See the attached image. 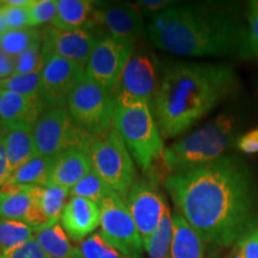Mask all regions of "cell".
<instances>
[{
  "label": "cell",
  "mask_w": 258,
  "mask_h": 258,
  "mask_svg": "<svg viewBox=\"0 0 258 258\" xmlns=\"http://www.w3.org/2000/svg\"><path fill=\"white\" fill-rule=\"evenodd\" d=\"M112 192H115L114 190L92 170L89 175L70 189V198H83L99 203Z\"/></svg>",
  "instance_id": "obj_29"
},
{
  "label": "cell",
  "mask_w": 258,
  "mask_h": 258,
  "mask_svg": "<svg viewBox=\"0 0 258 258\" xmlns=\"http://www.w3.org/2000/svg\"><path fill=\"white\" fill-rule=\"evenodd\" d=\"M2 258H47V254L42 250L38 241L31 239L27 243L16 246L14 249L0 253Z\"/></svg>",
  "instance_id": "obj_37"
},
{
  "label": "cell",
  "mask_w": 258,
  "mask_h": 258,
  "mask_svg": "<svg viewBox=\"0 0 258 258\" xmlns=\"http://www.w3.org/2000/svg\"><path fill=\"white\" fill-rule=\"evenodd\" d=\"M42 41L41 31L37 28L6 30L0 36V50L10 56H18L32 44Z\"/></svg>",
  "instance_id": "obj_28"
},
{
  "label": "cell",
  "mask_w": 258,
  "mask_h": 258,
  "mask_svg": "<svg viewBox=\"0 0 258 258\" xmlns=\"http://www.w3.org/2000/svg\"><path fill=\"white\" fill-rule=\"evenodd\" d=\"M34 137L38 156L54 159L71 150L86 152L95 135L77 123L67 108H49L35 123Z\"/></svg>",
  "instance_id": "obj_7"
},
{
  "label": "cell",
  "mask_w": 258,
  "mask_h": 258,
  "mask_svg": "<svg viewBox=\"0 0 258 258\" xmlns=\"http://www.w3.org/2000/svg\"><path fill=\"white\" fill-rule=\"evenodd\" d=\"M0 103H2V90H0Z\"/></svg>",
  "instance_id": "obj_44"
},
{
  "label": "cell",
  "mask_w": 258,
  "mask_h": 258,
  "mask_svg": "<svg viewBox=\"0 0 258 258\" xmlns=\"http://www.w3.org/2000/svg\"><path fill=\"white\" fill-rule=\"evenodd\" d=\"M70 196V189L56 185L32 186L31 199L43 212L50 226L61 220L66 200Z\"/></svg>",
  "instance_id": "obj_24"
},
{
  "label": "cell",
  "mask_w": 258,
  "mask_h": 258,
  "mask_svg": "<svg viewBox=\"0 0 258 258\" xmlns=\"http://www.w3.org/2000/svg\"><path fill=\"white\" fill-rule=\"evenodd\" d=\"M35 239L47 257L82 258L79 247L71 244L69 235L59 222L35 232Z\"/></svg>",
  "instance_id": "obj_22"
},
{
  "label": "cell",
  "mask_w": 258,
  "mask_h": 258,
  "mask_svg": "<svg viewBox=\"0 0 258 258\" xmlns=\"http://www.w3.org/2000/svg\"><path fill=\"white\" fill-rule=\"evenodd\" d=\"M238 88L231 64L175 62L164 70L152 110L164 139L185 133Z\"/></svg>",
  "instance_id": "obj_3"
},
{
  "label": "cell",
  "mask_w": 258,
  "mask_h": 258,
  "mask_svg": "<svg viewBox=\"0 0 258 258\" xmlns=\"http://www.w3.org/2000/svg\"><path fill=\"white\" fill-rule=\"evenodd\" d=\"M92 170L110 188L125 199L137 180L133 159L116 129L104 135H95L86 148Z\"/></svg>",
  "instance_id": "obj_6"
},
{
  "label": "cell",
  "mask_w": 258,
  "mask_h": 258,
  "mask_svg": "<svg viewBox=\"0 0 258 258\" xmlns=\"http://www.w3.org/2000/svg\"><path fill=\"white\" fill-rule=\"evenodd\" d=\"M10 176H11V171H10L8 154H6L3 135L0 133V188L8 183Z\"/></svg>",
  "instance_id": "obj_40"
},
{
  "label": "cell",
  "mask_w": 258,
  "mask_h": 258,
  "mask_svg": "<svg viewBox=\"0 0 258 258\" xmlns=\"http://www.w3.org/2000/svg\"><path fill=\"white\" fill-rule=\"evenodd\" d=\"M173 239L171 258H205V241L179 212L172 214Z\"/></svg>",
  "instance_id": "obj_21"
},
{
  "label": "cell",
  "mask_w": 258,
  "mask_h": 258,
  "mask_svg": "<svg viewBox=\"0 0 258 258\" xmlns=\"http://www.w3.org/2000/svg\"><path fill=\"white\" fill-rule=\"evenodd\" d=\"M4 140L11 173L19 166L38 156L34 137V125L21 123L0 131Z\"/></svg>",
  "instance_id": "obj_19"
},
{
  "label": "cell",
  "mask_w": 258,
  "mask_h": 258,
  "mask_svg": "<svg viewBox=\"0 0 258 258\" xmlns=\"http://www.w3.org/2000/svg\"><path fill=\"white\" fill-rule=\"evenodd\" d=\"M132 218L145 245L156 231L167 207L157 184L148 179H137L124 199Z\"/></svg>",
  "instance_id": "obj_14"
},
{
  "label": "cell",
  "mask_w": 258,
  "mask_h": 258,
  "mask_svg": "<svg viewBox=\"0 0 258 258\" xmlns=\"http://www.w3.org/2000/svg\"><path fill=\"white\" fill-rule=\"evenodd\" d=\"M173 239V220L170 208L166 207L163 218L151 235L144 249L150 258H171V246Z\"/></svg>",
  "instance_id": "obj_26"
},
{
  "label": "cell",
  "mask_w": 258,
  "mask_h": 258,
  "mask_svg": "<svg viewBox=\"0 0 258 258\" xmlns=\"http://www.w3.org/2000/svg\"><path fill=\"white\" fill-rule=\"evenodd\" d=\"M47 258H53V257H47Z\"/></svg>",
  "instance_id": "obj_45"
},
{
  "label": "cell",
  "mask_w": 258,
  "mask_h": 258,
  "mask_svg": "<svg viewBox=\"0 0 258 258\" xmlns=\"http://www.w3.org/2000/svg\"><path fill=\"white\" fill-rule=\"evenodd\" d=\"M29 27L37 28L53 21L57 11V0H31L28 5Z\"/></svg>",
  "instance_id": "obj_33"
},
{
  "label": "cell",
  "mask_w": 258,
  "mask_h": 258,
  "mask_svg": "<svg viewBox=\"0 0 258 258\" xmlns=\"http://www.w3.org/2000/svg\"><path fill=\"white\" fill-rule=\"evenodd\" d=\"M61 225L70 239L83 241L101 225V207L88 199L70 198L61 215Z\"/></svg>",
  "instance_id": "obj_16"
},
{
  "label": "cell",
  "mask_w": 258,
  "mask_h": 258,
  "mask_svg": "<svg viewBox=\"0 0 258 258\" xmlns=\"http://www.w3.org/2000/svg\"><path fill=\"white\" fill-rule=\"evenodd\" d=\"M247 49L250 57H258V8L250 2L246 9Z\"/></svg>",
  "instance_id": "obj_35"
},
{
  "label": "cell",
  "mask_w": 258,
  "mask_h": 258,
  "mask_svg": "<svg viewBox=\"0 0 258 258\" xmlns=\"http://www.w3.org/2000/svg\"><path fill=\"white\" fill-rule=\"evenodd\" d=\"M8 30L6 29V25H5V21H4V17H3V11H2V2H0V36H2L4 32Z\"/></svg>",
  "instance_id": "obj_42"
},
{
  "label": "cell",
  "mask_w": 258,
  "mask_h": 258,
  "mask_svg": "<svg viewBox=\"0 0 258 258\" xmlns=\"http://www.w3.org/2000/svg\"><path fill=\"white\" fill-rule=\"evenodd\" d=\"M42 69H43L42 41L32 44L27 50L15 57V74L41 72Z\"/></svg>",
  "instance_id": "obj_32"
},
{
  "label": "cell",
  "mask_w": 258,
  "mask_h": 258,
  "mask_svg": "<svg viewBox=\"0 0 258 258\" xmlns=\"http://www.w3.org/2000/svg\"><path fill=\"white\" fill-rule=\"evenodd\" d=\"M2 11L8 30H17L29 27L28 6H12L2 2Z\"/></svg>",
  "instance_id": "obj_34"
},
{
  "label": "cell",
  "mask_w": 258,
  "mask_h": 258,
  "mask_svg": "<svg viewBox=\"0 0 258 258\" xmlns=\"http://www.w3.org/2000/svg\"><path fill=\"white\" fill-rule=\"evenodd\" d=\"M238 117L222 114L202 127L165 148L161 158L164 175L207 165L225 156V152L240 137Z\"/></svg>",
  "instance_id": "obj_4"
},
{
  "label": "cell",
  "mask_w": 258,
  "mask_h": 258,
  "mask_svg": "<svg viewBox=\"0 0 258 258\" xmlns=\"http://www.w3.org/2000/svg\"><path fill=\"white\" fill-rule=\"evenodd\" d=\"M101 234L111 246L128 258H143L144 244L123 198L112 192L98 203Z\"/></svg>",
  "instance_id": "obj_9"
},
{
  "label": "cell",
  "mask_w": 258,
  "mask_h": 258,
  "mask_svg": "<svg viewBox=\"0 0 258 258\" xmlns=\"http://www.w3.org/2000/svg\"><path fill=\"white\" fill-rule=\"evenodd\" d=\"M146 30L154 47L176 55L250 57L247 23L232 5L175 3L153 16Z\"/></svg>",
  "instance_id": "obj_2"
},
{
  "label": "cell",
  "mask_w": 258,
  "mask_h": 258,
  "mask_svg": "<svg viewBox=\"0 0 258 258\" xmlns=\"http://www.w3.org/2000/svg\"><path fill=\"white\" fill-rule=\"evenodd\" d=\"M114 128L139 167L148 175L165 151L152 105L147 102L116 103Z\"/></svg>",
  "instance_id": "obj_5"
},
{
  "label": "cell",
  "mask_w": 258,
  "mask_h": 258,
  "mask_svg": "<svg viewBox=\"0 0 258 258\" xmlns=\"http://www.w3.org/2000/svg\"><path fill=\"white\" fill-rule=\"evenodd\" d=\"M53 159L36 156L11 173L9 184L21 186H46Z\"/></svg>",
  "instance_id": "obj_25"
},
{
  "label": "cell",
  "mask_w": 258,
  "mask_h": 258,
  "mask_svg": "<svg viewBox=\"0 0 258 258\" xmlns=\"http://www.w3.org/2000/svg\"><path fill=\"white\" fill-rule=\"evenodd\" d=\"M176 211L206 244L226 247L258 225V184L249 165L225 154L164 182Z\"/></svg>",
  "instance_id": "obj_1"
},
{
  "label": "cell",
  "mask_w": 258,
  "mask_h": 258,
  "mask_svg": "<svg viewBox=\"0 0 258 258\" xmlns=\"http://www.w3.org/2000/svg\"><path fill=\"white\" fill-rule=\"evenodd\" d=\"M95 3L91 0H57L56 16L51 27L62 31L92 29Z\"/></svg>",
  "instance_id": "obj_20"
},
{
  "label": "cell",
  "mask_w": 258,
  "mask_h": 258,
  "mask_svg": "<svg viewBox=\"0 0 258 258\" xmlns=\"http://www.w3.org/2000/svg\"><path fill=\"white\" fill-rule=\"evenodd\" d=\"M92 171L88 153L71 150L59 154L51 161L47 185L71 189Z\"/></svg>",
  "instance_id": "obj_18"
},
{
  "label": "cell",
  "mask_w": 258,
  "mask_h": 258,
  "mask_svg": "<svg viewBox=\"0 0 258 258\" xmlns=\"http://www.w3.org/2000/svg\"><path fill=\"white\" fill-rule=\"evenodd\" d=\"M82 258H128L118 252L102 237L101 233H92L79 244Z\"/></svg>",
  "instance_id": "obj_31"
},
{
  "label": "cell",
  "mask_w": 258,
  "mask_h": 258,
  "mask_svg": "<svg viewBox=\"0 0 258 258\" xmlns=\"http://www.w3.org/2000/svg\"><path fill=\"white\" fill-rule=\"evenodd\" d=\"M234 258H258V225L234 244Z\"/></svg>",
  "instance_id": "obj_36"
},
{
  "label": "cell",
  "mask_w": 258,
  "mask_h": 258,
  "mask_svg": "<svg viewBox=\"0 0 258 258\" xmlns=\"http://www.w3.org/2000/svg\"><path fill=\"white\" fill-rule=\"evenodd\" d=\"M41 72L29 74H14L9 78L0 80V90L15 92L23 96L40 95Z\"/></svg>",
  "instance_id": "obj_30"
},
{
  "label": "cell",
  "mask_w": 258,
  "mask_h": 258,
  "mask_svg": "<svg viewBox=\"0 0 258 258\" xmlns=\"http://www.w3.org/2000/svg\"><path fill=\"white\" fill-rule=\"evenodd\" d=\"M134 49L135 42L104 37L90 56L85 67L86 77L114 92Z\"/></svg>",
  "instance_id": "obj_11"
},
{
  "label": "cell",
  "mask_w": 258,
  "mask_h": 258,
  "mask_svg": "<svg viewBox=\"0 0 258 258\" xmlns=\"http://www.w3.org/2000/svg\"><path fill=\"white\" fill-rule=\"evenodd\" d=\"M172 4H175V2H169V0H141V2H138L135 5L140 10L141 14L150 16L152 18L153 16L170 8Z\"/></svg>",
  "instance_id": "obj_39"
},
{
  "label": "cell",
  "mask_w": 258,
  "mask_h": 258,
  "mask_svg": "<svg viewBox=\"0 0 258 258\" xmlns=\"http://www.w3.org/2000/svg\"><path fill=\"white\" fill-rule=\"evenodd\" d=\"M103 38L89 28L62 31L50 27L42 35V57H62L86 67L93 49Z\"/></svg>",
  "instance_id": "obj_13"
},
{
  "label": "cell",
  "mask_w": 258,
  "mask_h": 258,
  "mask_svg": "<svg viewBox=\"0 0 258 258\" xmlns=\"http://www.w3.org/2000/svg\"><path fill=\"white\" fill-rule=\"evenodd\" d=\"M67 109L73 120L93 135H104L114 129L115 93L86 74L71 92Z\"/></svg>",
  "instance_id": "obj_8"
},
{
  "label": "cell",
  "mask_w": 258,
  "mask_h": 258,
  "mask_svg": "<svg viewBox=\"0 0 258 258\" xmlns=\"http://www.w3.org/2000/svg\"><path fill=\"white\" fill-rule=\"evenodd\" d=\"M158 85L156 56L146 48L135 47L114 91L116 103L147 102L152 105Z\"/></svg>",
  "instance_id": "obj_10"
},
{
  "label": "cell",
  "mask_w": 258,
  "mask_h": 258,
  "mask_svg": "<svg viewBox=\"0 0 258 258\" xmlns=\"http://www.w3.org/2000/svg\"><path fill=\"white\" fill-rule=\"evenodd\" d=\"M235 146L244 154L258 153V127L240 135L235 141Z\"/></svg>",
  "instance_id": "obj_38"
},
{
  "label": "cell",
  "mask_w": 258,
  "mask_h": 258,
  "mask_svg": "<svg viewBox=\"0 0 258 258\" xmlns=\"http://www.w3.org/2000/svg\"><path fill=\"white\" fill-rule=\"evenodd\" d=\"M253 3H254V5H256L257 8H258V0H256V2H253Z\"/></svg>",
  "instance_id": "obj_43"
},
{
  "label": "cell",
  "mask_w": 258,
  "mask_h": 258,
  "mask_svg": "<svg viewBox=\"0 0 258 258\" xmlns=\"http://www.w3.org/2000/svg\"><path fill=\"white\" fill-rule=\"evenodd\" d=\"M15 74V57L0 50V80Z\"/></svg>",
  "instance_id": "obj_41"
},
{
  "label": "cell",
  "mask_w": 258,
  "mask_h": 258,
  "mask_svg": "<svg viewBox=\"0 0 258 258\" xmlns=\"http://www.w3.org/2000/svg\"><path fill=\"white\" fill-rule=\"evenodd\" d=\"M101 27L109 36L137 42L144 30L143 14L137 5L125 2H96L92 27Z\"/></svg>",
  "instance_id": "obj_15"
},
{
  "label": "cell",
  "mask_w": 258,
  "mask_h": 258,
  "mask_svg": "<svg viewBox=\"0 0 258 258\" xmlns=\"http://www.w3.org/2000/svg\"><path fill=\"white\" fill-rule=\"evenodd\" d=\"M35 231L27 222L0 218V253L34 239Z\"/></svg>",
  "instance_id": "obj_27"
},
{
  "label": "cell",
  "mask_w": 258,
  "mask_h": 258,
  "mask_svg": "<svg viewBox=\"0 0 258 258\" xmlns=\"http://www.w3.org/2000/svg\"><path fill=\"white\" fill-rule=\"evenodd\" d=\"M47 110L41 95L23 96L2 90L0 103V131L15 124L35 125L38 117Z\"/></svg>",
  "instance_id": "obj_17"
},
{
  "label": "cell",
  "mask_w": 258,
  "mask_h": 258,
  "mask_svg": "<svg viewBox=\"0 0 258 258\" xmlns=\"http://www.w3.org/2000/svg\"><path fill=\"white\" fill-rule=\"evenodd\" d=\"M84 77L85 67L78 63L57 56L44 59L41 71L40 95L47 109L66 108L71 92Z\"/></svg>",
  "instance_id": "obj_12"
},
{
  "label": "cell",
  "mask_w": 258,
  "mask_h": 258,
  "mask_svg": "<svg viewBox=\"0 0 258 258\" xmlns=\"http://www.w3.org/2000/svg\"><path fill=\"white\" fill-rule=\"evenodd\" d=\"M31 188L6 183L0 188V218L23 221L31 206Z\"/></svg>",
  "instance_id": "obj_23"
},
{
  "label": "cell",
  "mask_w": 258,
  "mask_h": 258,
  "mask_svg": "<svg viewBox=\"0 0 258 258\" xmlns=\"http://www.w3.org/2000/svg\"><path fill=\"white\" fill-rule=\"evenodd\" d=\"M0 258H2V257H0Z\"/></svg>",
  "instance_id": "obj_46"
}]
</instances>
